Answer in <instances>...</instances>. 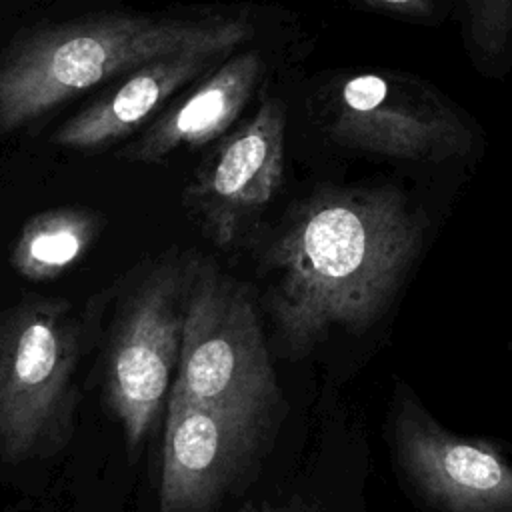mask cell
Masks as SVG:
<instances>
[{
	"mask_svg": "<svg viewBox=\"0 0 512 512\" xmlns=\"http://www.w3.org/2000/svg\"><path fill=\"white\" fill-rule=\"evenodd\" d=\"M424 236V214L394 186H324L294 204L260 258L280 348L302 356L332 330H368L390 308Z\"/></svg>",
	"mask_w": 512,
	"mask_h": 512,
	"instance_id": "obj_1",
	"label": "cell"
},
{
	"mask_svg": "<svg viewBox=\"0 0 512 512\" xmlns=\"http://www.w3.org/2000/svg\"><path fill=\"white\" fill-rule=\"evenodd\" d=\"M250 24L232 16L176 18L106 12L34 28L0 54V134L66 100L174 54H232Z\"/></svg>",
	"mask_w": 512,
	"mask_h": 512,
	"instance_id": "obj_2",
	"label": "cell"
},
{
	"mask_svg": "<svg viewBox=\"0 0 512 512\" xmlns=\"http://www.w3.org/2000/svg\"><path fill=\"white\" fill-rule=\"evenodd\" d=\"M170 396L272 422L282 392L250 290L210 260L188 262Z\"/></svg>",
	"mask_w": 512,
	"mask_h": 512,
	"instance_id": "obj_3",
	"label": "cell"
},
{
	"mask_svg": "<svg viewBox=\"0 0 512 512\" xmlns=\"http://www.w3.org/2000/svg\"><path fill=\"white\" fill-rule=\"evenodd\" d=\"M82 328L62 300H26L0 316V458L60 452L74 428Z\"/></svg>",
	"mask_w": 512,
	"mask_h": 512,
	"instance_id": "obj_4",
	"label": "cell"
},
{
	"mask_svg": "<svg viewBox=\"0 0 512 512\" xmlns=\"http://www.w3.org/2000/svg\"><path fill=\"white\" fill-rule=\"evenodd\" d=\"M188 262H162L124 296L102 356V396L124 444L138 450L154 428L176 376Z\"/></svg>",
	"mask_w": 512,
	"mask_h": 512,
	"instance_id": "obj_5",
	"label": "cell"
},
{
	"mask_svg": "<svg viewBox=\"0 0 512 512\" xmlns=\"http://www.w3.org/2000/svg\"><path fill=\"white\" fill-rule=\"evenodd\" d=\"M326 134L342 148L408 162H444L472 146L460 114L434 90L400 74L340 78L328 96Z\"/></svg>",
	"mask_w": 512,
	"mask_h": 512,
	"instance_id": "obj_6",
	"label": "cell"
},
{
	"mask_svg": "<svg viewBox=\"0 0 512 512\" xmlns=\"http://www.w3.org/2000/svg\"><path fill=\"white\" fill-rule=\"evenodd\" d=\"M398 468L438 512H512V462L492 442L460 436L398 386L390 410Z\"/></svg>",
	"mask_w": 512,
	"mask_h": 512,
	"instance_id": "obj_7",
	"label": "cell"
},
{
	"mask_svg": "<svg viewBox=\"0 0 512 512\" xmlns=\"http://www.w3.org/2000/svg\"><path fill=\"white\" fill-rule=\"evenodd\" d=\"M286 122L284 102L262 98L240 126L222 136L186 186L184 204L214 246H236L282 188Z\"/></svg>",
	"mask_w": 512,
	"mask_h": 512,
	"instance_id": "obj_8",
	"label": "cell"
},
{
	"mask_svg": "<svg viewBox=\"0 0 512 512\" xmlns=\"http://www.w3.org/2000/svg\"><path fill=\"white\" fill-rule=\"evenodd\" d=\"M272 422L168 396L158 512H212L256 464Z\"/></svg>",
	"mask_w": 512,
	"mask_h": 512,
	"instance_id": "obj_9",
	"label": "cell"
},
{
	"mask_svg": "<svg viewBox=\"0 0 512 512\" xmlns=\"http://www.w3.org/2000/svg\"><path fill=\"white\" fill-rule=\"evenodd\" d=\"M264 74L258 50L230 54L184 98L160 112L120 156L158 162L180 148H198L222 138L238 120Z\"/></svg>",
	"mask_w": 512,
	"mask_h": 512,
	"instance_id": "obj_10",
	"label": "cell"
},
{
	"mask_svg": "<svg viewBox=\"0 0 512 512\" xmlns=\"http://www.w3.org/2000/svg\"><path fill=\"white\" fill-rule=\"evenodd\" d=\"M220 58L224 54L184 52L148 62L68 118L54 132L52 142L70 150H96L126 138L152 118L172 94L210 70Z\"/></svg>",
	"mask_w": 512,
	"mask_h": 512,
	"instance_id": "obj_11",
	"label": "cell"
},
{
	"mask_svg": "<svg viewBox=\"0 0 512 512\" xmlns=\"http://www.w3.org/2000/svg\"><path fill=\"white\" fill-rule=\"evenodd\" d=\"M98 232L100 216L92 210L56 208L40 212L24 224L12 248V266L32 282L52 280L88 252Z\"/></svg>",
	"mask_w": 512,
	"mask_h": 512,
	"instance_id": "obj_12",
	"label": "cell"
},
{
	"mask_svg": "<svg viewBox=\"0 0 512 512\" xmlns=\"http://www.w3.org/2000/svg\"><path fill=\"white\" fill-rule=\"evenodd\" d=\"M462 28L482 70H506L512 62V0H462Z\"/></svg>",
	"mask_w": 512,
	"mask_h": 512,
	"instance_id": "obj_13",
	"label": "cell"
},
{
	"mask_svg": "<svg viewBox=\"0 0 512 512\" xmlns=\"http://www.w3.org/2000/svg\"><path fill=\"white\" fill-rule=\"evenodd\" d=\"M238 512H324L322 504L302 494H292L278 500H262L244 504Z\"/></svg>",
	"mask_w": 512,
	"mask_h": 512,
	"instance_id": "obj_14",
	"label": "cell"
},
{
	"mask_svg": "<svg viewBox=\"0 0 512 512\" xmlns=\"http://www.w3.org/2000/svg\"><path fill=\"white\" fill-rule=\"evenodd\" d=\"M362 2L372 8L406 16V18H428L434 14L432 0H362Z\"/></svg>",
	"mask_w": 512,
	"mask_h": 512,
	"instance_id": "obj_15",
	"label": "cell"
}]
</instances>
